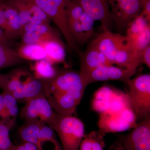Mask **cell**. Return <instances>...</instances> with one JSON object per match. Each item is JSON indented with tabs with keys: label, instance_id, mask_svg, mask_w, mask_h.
<instances>
[{
	"label": "cell",
	"instance_id": "1",
	"mask_svg": "<svg viewBox=\"0 0 150 150\" xmlns=\"http://www.w3.org/2000/svg\"><path fill=\"white\" fill-rule=\"evenodd\" d=\"M19 134L23 142L33 144L38 150H63L54 129L41 121H25Z\"/></svg>",
	"mask_w": 150,
	"mask_h": 150
},
{
	"label": "cell",
	"instance_id": "2",
	"mask_svg": "<svg viewBox=\"0 0 150 150\" xmlns=\"http://www.w3.org/2000/svg\"><path fill=\"white\" fill-rule=\"evenodd\" d=\"M91 107L93 110L100 114L118 112L125 108H132V106L129 94L105 86L95 93Z\"/></svg>",
	"mask_w": 150,
	"mask_h": 150
},
{
	"label": "cell",
	"instance_id": "3",
	"mask_svg": "<svg viewBox=\"0 0 150 150\" xmlns=\"http://www.w3.org/2000/svg\"><path fill=\"white\" fill-rule=\"evenodd\" d=\"M129 90L132 109L138 120L150 115V74L140 75L126 83Z\"/></svg>",
	"mask_w": 150,
	"mask_h": 150
},
{
	"label": "cell",
	"instance_id": "4",
	"mask_svg": "<svg viewBox=\"0 0 150 150\" xmlns=\"http://www.w3.org/2000/svg\"><path fill=\"white\" fill-rule=\"evenodd\" d=\"M54 130L58 134L63 150H79L84 137V126L72 115H57Z\"/></svg>",
	"mask_w": 150,
	"mask_h": 150
},
{
	"label": "cell",
	"instance_id": "5",
	"mask_svg": "<svg viewBox=\"0 0 150 150\" xmlns=\"http://www.w3.org/2000/svg\"><path fill=\"white\" fill-rule=\"evenodd\" d=\"M71 0H35V3L54 22L64 37L69 50L79 52L78 46L70 35L67 26L66 10Z\"/></svg>",
	"mask_w": 150,
	"mask_h": 150
},
{
	"label": "cell",
	"instance_id": "6",
	"mask_svg": "<svg viewBox=\"0 0 150 150\" xmlns=\"http://www.w3.org/2000/svg\"><path fill=\"white\" fill-rule=\"evenodd\" d=\"M46 94L50 93H69L82 98L85 90L79 72L72 70L57 71L55 76L45 80Z\"/></svg>",
	"mask_w": 150,
	"mask_h": 150
},
{
	"label": "cell",
	"instance_id": "7",
	"mask_svg": "<svg viewBox=\"0 0 150 150\" xmlns=\"http://www.w3.org/2000/svg\"><path fill=\"white\" fill-rule=\"evenodd\" d=\"M20 115L25 121H38L46 123L53 129L57 114L46 96H39L26 100Z\"/></svg>",
	"mask_w": 150,
	"mask_h": 150
},
{
	"label": "cell",
	"instance_id": "8",
	"mask_svg": "<svg viewBox=\"0 0 150 150\" xmlns=\"http://www.w3.org/2000/svg\"><path fill=\"white\" fill-rule=\"evenodd\" d=\"M99 114V131L104 134L123 132L137 126V118L132 108H128L115 112Z\"/></svg>",
	"mask_w": 150,
	"mask_h": 150
},
{
	"label": "cell",
	"instance_id": "9",
	"mask_svg": "<svg viewBox=\"0 0 150 150\" xmlns=\"http://www.w3.org/2000/svg\"><path fill=\"white\" fill-rule=\"evenodd\" d=\"M112 21L118 33L126 32L133 19L142 13L141 0H109Z\"/></svg>",
	"mask_w": 150,
	"mask_h": 150
},
{
	"label": "cell",
	"instance_id": "10",
	"mask_svg": "<svg viewBox=\"0 0 150 150\" xmlns=\"http://www.w3.org/2000/svg\"><path fill=\"white\" fill-rule=\"evenodd\" d=\"M137 70L129 69L112 65H103L98 67L86 74L81 77L85 87L99 81H118L126 83Z\"/></svg>",
	"mask_w": 150,
	"mask_h": 150
},
{
	"label": "cell",
	"instance_id": "11",
	"mask_svg": "<svg viewBox=\"0 0 150 150\" xmlns=\"http://www.w3.org/2000/svg\"><path fill=\"white\" fill-rule=\"evenodd\" d=\"M18 13L23 26L29 23L50 24L51 19L36 4L35 0H0Z\"/></svg>",
	"mask_w": 150,
	"mask_h": 150
},
{
	"label": "cell",
	"instance_id": "12",
	"mask_svg": "<svg viewBox=\"0 0 150 150\" xmlns=\"http://www.w3.org/2000/svg\"><path fill=\"white\" fill-rule=\"evenodd\" d=\"M94 20L99 21L103 31H112L113 24L109 0H75Z\"/></svg>",
	"mask_w": 150,
	"mask_h": 150
},
{
	"label": "cell",
	"instance_id": "13",
	"mask_svg": "<svg viewBox=\"0 0 150 150\" xmlns=\"http://www.w3.org/2000/svg\"><path fill=\"white\" fill-rule=\"evenodd\" d=\"M127 41L128 38L126 35L106 30L100 33L90 44L103 54L113 64L115 54Z\"/></svg>",
	"mask_w": 150,
	"mask_h": 150
},
{
	"label": "cell",
	"instance_id": "14",
	"mask_svg": "<svg viewBox=\"0 0 150 150\" xmlns=\"http://www.w3.org/2000/svg\"><path fill=\"white\" fill-rule=\"evenodd\" d=\"M122 143L126 150H150V115L138 123Z\"/></svg>",
	"mask_w": 150,
	"mask_h": 150
},
{
	"label": "cell",
	"instance_id": "15",
	"mask_svg": "<svg viewBox=\"0 0 150 150\" xmlns=\"http://www.w3.org/2000/svg\"><path fill=\"white\" fill-rule=\"evenodd\" d=\"M94 21L84 11L79 18L67 20L69 32L78 46H83L92 37Z\"/></svg>",
	"mask_w": 150,
	"mask_h": 150
},
{
	"label": "cell",
	"instance_id": "16",
	"mask_svg": "<svg viewBox=\"0 0 150 150\" xmlns=\"http://www.w3.org/2000/svg\"><path fill=\"white\" fill-rule=\"evenodd\" d=\"M23 44H37L42 40H51L64 44L60 35L50 24L29 23L23 26Z\"/></svg>",
	"mask_w": 150,
	"mask_h": 150
},
{
	"label": "cell",
	"instance_id": "17",
	"mask_svg": "<svg viewBox=\"0 0 150 150\" xmlns=\"http://www.w3.org/2000/svg\"><path fill=\"white\" fill-rule=\"evenodd\" d=\"M46 97L54 112L59 115H72L81 100L69 93H48Z\"/></svg>",
	"mask_w": 150,
	"mask_h": 150
},
{
	"label": "cell",
	"instance_id": "18",
	"mask_svg": "<svg viewBox=\"0 0 150 150\" xmlns=\"http://www.w3.org/2000/svg\"><path fill=\"white\" fill-rule=\"evenodd\" d=\"M81 77L103 65H112L105 56L90 44L83 52H79Z\"/></svg>",
	"mask_w": 150,
	"mask_h": 150
},
{
	"label": "cell",
	"instance_id": "19",
	"mask_svg": "<svg viewBox=\"0 0 150 150\" xmlns=\"http://www.w3.org/2000/svg\"><path fill=\"white\" fill-rule=\"evenodd\" d=\"M28 70L18 68L6 74L0 75V88L3 91L11 94L34 78Z\"/></svg>",
	"mask_w": 150,
	"mask_h": 150
},
{
	"label": "cell",
	"instance_id": "20",
	"mask_svg": "<svg viewBox=\"0 0 150 150\" xmlns=\"http://www.w3.org/2000/svg\"><path fill=\"white\" fill-rule=\"evenodd\" d=\"M142 53L134 50L127 41L126 44L115 54L113 64L125 69L137 70L139 65L142 64Z\"/></svg>",
	"mask_w": 150,
	"mask_h": 150
},
{
	"label": "cell",
	"instance_id": "21",
	"mask_svg": "<svg viewBox=\"0 0 150 150\" xmlns=\"http://www.w3.org/2000/svg\"><path fill=\"white\" fill-rule=\"evenodd\" d=\"M46 81L34 78L11 94L17 100L25 101L34 97L39 96H46Z\"/></svg>",
	"mask_w": 150,
	"mask_h": 150
},
{
	"label": "cell",
	"instance_id": "22",
	"mask_svg": "<svg viewBox=\"0 0 150 150\" xmlns=\"http://www.w3.org/2000/svg\"><path fill=\"white\" fill-rule=\"evenodd\" d=\"M1 3L7 20V28L4 33L6 37L9 40L21 37L23 33V26L18 13L11 6Z\"/></svg>",
	"mask_w": 150,
	"mask_h": 150
},
{
	"label": "cell",
	"instance_id": "23",
	"mask_svg": "<svg viewBox=\"0 0 150 150\" xmlns=\"http://www.w3.org/2000/svg\"><path fill=\"white\" fill-rule=\"evenodd\" d=\"M37 44L44 49L47 56L46 59L51 64L64 62L66 54L64 44L51 40H42Z\"/></svg>",
	"mask_w": 150,
	"mask_h": 150
},
{
	"label": "cell",
	"instance_id": "24",
	"mask_svg": "<svg viewBox=\"0 0 150 150\" xmlns=\"http://www.w3.org/2000/svg\"><path fill=\"white\" fill-rule=\"evenodd\" d=\"M33 76L38 79L49 80L56 76L57 70L53 64L46 59L36 61L31 67Z\"/></svg>",
	"mask_w": 150,
	"mask_h": 150
},
{
	"label": "cell",
	"instance_id": "25",
	"mask_svg": "<svg viewBox=\"0 0 150 150\" xmlns=\"http://www.w3.org/2000/svg\"><path fill=\"white\" fill-rule=\"evenodd\" d=\"M24 62L17 51L0 43V69L17 66Z\"/></svg>",
	"mask_w": 150,
	"mask_h": 150
},
{
	"label": "cell",
	"instance_id": "26",
	"mask_svg": "<svg viewBox=\"0 0 150 150\" xmlns=\"http://www.w3.org/2000/svg\"><path fill=\"white\" fill-rule=\"evenodd\" d=\"M105 134L99 131H92L82 140L80 150H103L105 146Z\"/></svg>",
	"mask_w": 150,
	"mask_h": 150
},
{
	"label": "cell",
	"instance_id": "27",
	"mask_svg": "<svg viewBox=\"0 0 150 150\" xmlns=\"http://www.w3.org/2000/svg\"><path fill=\"white\" fill-rule=\"evenodd\" d=\"M17 52L24 60L37 61L47 57L44 49L37 44H23Z\"/></svg>",
	"mask_w": 150,
	"mask_h": 150
},
{
	"label": "cell",
	"instance_id": "28",
	"mask_svg": "<svg viewBox=\"0 0 150 150\" xmlns=\"http://www.w3.org/2000/svg\"><path fill=\"white\" fill-rule=\"evenodd\" d=\"M150 25V22L140 14L129 23L126 28L125 35L129 39L133 38L143 32Z\"/></svg>",
	"mask_w": 150,
	"mask_h": 150
},
{
	"label": "cell",
	"instance_id": "29",
	"mask_svg": "<svg viewBox=\"0 0 150 150\" xmlns=\"http://www.w3.org/2000/svg\"><path fill=\"white\" fill-rule=\"evenodd\" d=\"M15 123L0 120V150H14L16 145L10 138V131Z\"/></svg>",
	"mask_w": 150,
	"mask_h": 150
},
{
	"label": "cell",
	"instance_id": "30",
	"mask_svg": "<svg viewBox=\"0 0 150 150\" xmlns=\"http://www.w3.org/2000/svg\"><path fill=\"white\" fill-rule=\"evenodd\" d=\"M128 42L135 51L139 53L142 52L145 48L150 45V25L143 32L133 38H128Z\"/></svg>",
	"mask_w": 150,
	"mask_h": 150
},
{
	"label": "cell",
	"instance_id": "31",
	"mask_svg": "<svg viewBox=\"0 0 150 150\" xmlns=\"http://www.w3.org/2000/svg\"><path fill=\"white\" fill-rule=\"evenodd\" d=\"M142 13L141 14L150 22V0H141Z\"/></svg>",
	"mask_w": 150,
	"mask_h": 150
},
{
	"label": "cell",
	"instance_id": "32",
	"mask_svg": "<svg viewBox=\"0 0 150 150\" xmlns=\"http://www.w3.org/2000/svg\"><path fill=\"white\" fill-rule=\"evenodd\" d=\"M141 64H144L150 69V46L149 45L145 48L141 55Z\"/></svg>",
	"mask_w": 150,
	"mask_h": 150
},
{
	"label": "cell",
	"instance_id": "33",
	"mask_svg": "<svg viewBox=\"0 0 150 150\" xmlns=\"http://www.w3.org/2000/svg\"><path fill=\"white\" fill-rule=\"evenodd\" d=\"M0 28L2 30L4 33L6 31L7 28L6 18L4 11L3 9L2 5L1 2H0Z\"/></svg>",
	"mask_w": 150,
	"mask_h": 150
},
{
	"label": "cell",
	"instance_id": "34",
	"mask_svg": "<svg viewBox=\"0 0 150 150\" xmlns=\"http://www.w3.org/2000/svg\"><path fill=\"white\" fill-rule=\"evenodd\" d=\"M14 150H38L33 144L29 142H23L20 144L16 145Z\"/></svg>",
	"mask_w": 150,
	"mask_h": 150
},
{
	"label": "cell",
	"instance_id": "35",
	"mask_svg": "<svg viewBox=\"0 0 150 150\" xmlns=\"http://www.w3.org/2000/svg\"><path fill=\"white\" fill-rule=\"evenodd\" d=\"M0 43H2L6 46L11 47L9 40H8L2 30L0 28Z\"/></svg>",
	"mask_w": 150,
	"mask_h": 150
},
{
	"label": "cell",
	"instance_id": "36",
	"mask_svg": "<svg viewBox=\"0 0 150 150\" xmlns=\"http://www.w3.org/2000/svg\"><path fill=\"white\" fill-rule=\"evenodd\" d=\"M5 108L4 98L3 92L0 94V115L1 114Z\"/></svg>",
	"mask_w": 150,
	"mask_h": 150
},
{
	"label": "cell",
	"instance_id": "37",
	"mask_svg": "<svg viewBox=\"0 0 150 150\" xmlns=\"http://www.w3.org/2000/svg\"><path fill=\"white\" fill-rule=\"evenodd\" d=\"M112 150H126L123 147L122 142H119Z\"/></svg>",
	"mask_w": 150,
	"mask_h": 150
}]
</instances>
